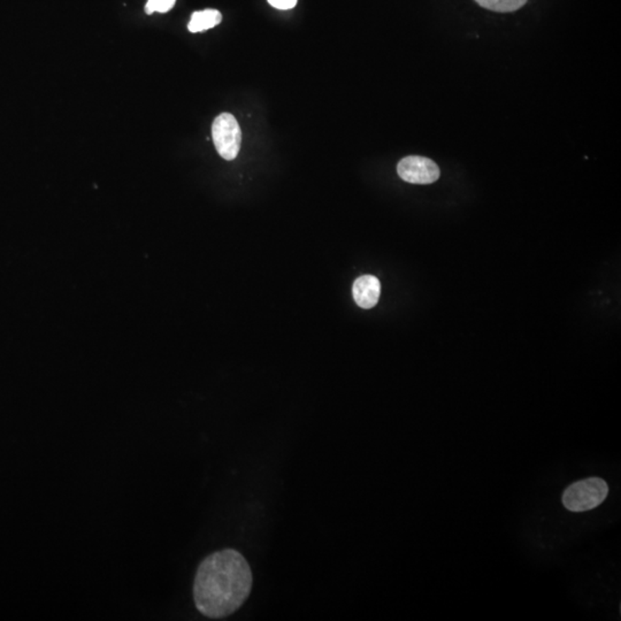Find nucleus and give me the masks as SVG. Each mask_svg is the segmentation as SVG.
<instances>
[{
  "label": "nucleus",
  "mask_w": 621,
  "mask_h": 621,
  "mask_svg": "<svg viewBox=\"0 0 621 621\" xmlns=\"http://www.w3.org/2000/svg\"><path fill=\"white\" fill-rule=\"evenodd\" d=\"M252 582L250 565L240 552L233 549L214 552L201 561L196 573V608L211 619L228 617L247 600Z\"/></svg>",
  "instance_id": "nucleus-1"
},
{
  "label": "nucleus",
  "mask_w": 621,
  "mask_h": 621,
  "mask_svg": "<svg viewBox=\"0 0 621 621\" xmlns=\"http://www.w3.org/2000/svg\"><path fill=\"white\" fill-rule=\"evenodd\" d=\"M609 493L608 483L600 478H589L574 482L564 491L563 504L572 512H586L600 506Z\"/></svg>",
  "instance_id": "nucleus-2"
},
{
  "label": "nucleus",
  "mask_w": 621,
  "mask_h": 621,
  "mask_svg": "<svg viewBox=\"0 0 621 621\" xmlns=\"http://www.w3.org/2000/svg\"><path fill=\"white\" fill-rule=\"evenodd\" d=\"M212 138L216 151L225 160L237 157L242 143V131L237 120L229 113H223L214 120Z\"/></svg>",
  "instance_id": "nucleus-3"
},
{
  "label": "nucleus",
  "mask_w": 621,
  "mask_h": 621,
  "mask_svg": "<svg viewBox=\"0 0 621 621\" xmlns=\"http://www.w3.org/2000/svg\"><path fill=\"white\" fill-rule=\"evenodd\" d=\"M397 173L405 182L430 184L440 179V168L430 159L420 155H408L397 164Z\"/></svg>",
  "instance_id": "nucleus-4"
},
{
  "label": "nucleus",
  "mask_w": 621,
  "mask_h": 621,
  "mask_svg": "<svg viewBox=\"0 0 621 621\" xmlns=\"http://www.w3.org/2000/svg\"><path fill=\"white\" fill-rule=\"evenodd\" d=\"M352 293L354 302L359 308L366 310L374 308L380 298V281L373 275H362L354 282Z\"/></svg>",
  "instance_id": "nucleus-5"
},
{
  "label": "nucleus",
  "mask_w": 621,
  "mask_h": 621,
  "mask_svg": "<svg viewBox=\"0 0 621 621\" xmlns=\"http://www.w3.org/2000/svg\"><path fill=\"white\" fill-rule=\"evenodd\" d=\"M221 20H223V16L219 11L205 9L201 12H195L192 14L188 29L191 33H201V31L208 30L211 28L219 25Z\"/></svg>",
  "instance_id": "nucleus-6"
},
{
  "label": "nucleus",
  "mask_w": 621,
  "mask_h": 621,
  "mask_svg": "<svg viewBox=\"0 0 621 621\" xmlns=\"http://www.w3.org/2000/svg\"><path fill=\"white\" fill-rule=\"evenodd\" d=\"M484 9L498 13L515 12L527 3V0H475Z\"/></svg>",
  "instance_id": "nucleus-7"
},
{
  "label": "nucleus",
  "mask_w": 621,
  "mask_h": 621,
  "mask_svg": "<svg viewBox=\"0 0 621 621\" xmlns=\"http://www.w3.org/2000/svg\"><path fill=\"white\" fill-rule=\"evenodd\" d=\"M177 0H149L145 6L147 14H152L155 12L166 13L171 11L175 5Z\"/></svg>",
  "instance_id": "nucleus-8"
},
{
  "label": "nucleus",
  "mask_w": 621,
  "mask_h": 621,
  "mask_svg": "<svg viewBox=\"0 0 621 621\" xmlns=\"http://www.w3.org/2000/svg\"><path fill=\"white\" fill-rule=\"evenodd\" d=\"M268 3L277 9H290L296 6L297 0H268Z\"/></svg>",
  "instance_id": "nucleus-9"
}]
</instances>
